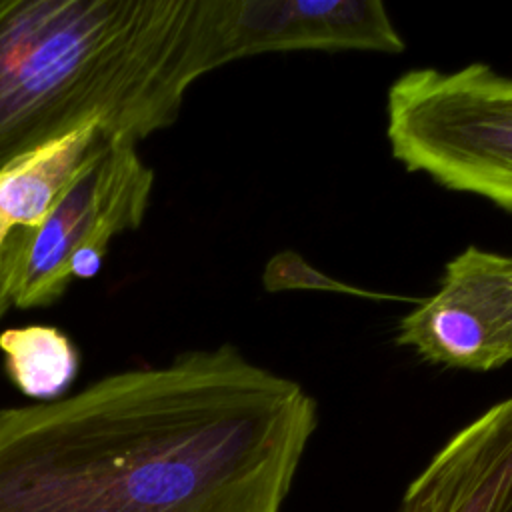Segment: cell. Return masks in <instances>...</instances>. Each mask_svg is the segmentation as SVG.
<instances>
[{
	"label": "cell",
	"instance_id": "cell-4",
	"mask_svg": "<svg viewBox=\"0 0 512 512\" xmlns=\"http://www.w3.org/2000/svg\"><path fill=\"white\" fill-rule=\"evenodd\" d=\"M154 186L136 144L108 140L76 172L44 220L30 230L14 306L54 304L74 278L98 272L114 236L142 224Z\"/></svg>",
	"mask_w": 512,
	"mask_h": 512
},
{
	"label": "cell",
	"instance_id": "cell-3",
	"mask_svg": "<svg viewBox=\"0 0 512 512\" xmlns=\"http://www.w3.org/2000/svg\"><path fill=\"white\" fill-rule=\"evenodd\" d=\"M386 138L406 170L512 214V76L484 62L408 70L388 88Z\"/></svg>",
	"mask_w": 512,
	"mask_h": 512
},
{
	"label": "cell",
	"instance_id": "cell-2",
	"mask_svg": "<svg viewBox=\"0 0 512 512\" xmlns=\"http://www.w3.org/2000/svg\"><path fill=\"white\" fill-rule=\"evenodd\" d=\"M216 68L206 0H0V174L86 126L138 144Z\"/></svg>",
	"mask_w": 512,
	"mask_h": 512
},
{
	"label": "cell",
	"instance_id": "cell-8",
	"mask_svg": "<svg viewBox=\"0 0 512 512\" xmlns=\"http://www.w3.org/2000/svg\"><path fill=\"white\" fill-rule=\"evenodd\" d=\"M0 348L10 380L38 402L60 398L78 374L80 354L58 328H8L0 334Z\"/></svg>",
	"mask_w": 512,
	"mask_h": 512
},
{
	"label": "cell",
	"instance_id": "cell-5",
	"mask_svg": "<svg viewBox=\"0 0 512 512\" xmlns=\"http://www.w3.org/2000/svg\"><path fill=\"white\" fill-rule=\"evenodd\" d=\"M396 344L438 366L488 372L512 362V256L468 246L440 288L402 316Z\"/></svg>",
	"mask_w": 512,
	"mask_h": 512
},
{
	"label": "cell",
	"instance_id": "cell-7",
	"mask_svg": "<svg viewBox=\"0 0 512 512\" xmlns=\"http://www.w3.org/2000/svg\"><path fill=\"white\" fill-rule=\"evenodd\" d=\"M400 512H512V396L436 452L408 486Z\"/></svg>",
	"mask_w": 512,
	"mask_h": 512
},
{
	"label": "cell",
	"instance_id": "cell-9",
	"mask_svg": "<svg viewBox=\"0 0 512 512\" xmlns=\"http://www.w3.org/2000/svg\"><path fill=\"white\" fill-rule=\"evenodd\" d=\"M262 286L266 292H288V290H314V292H334V294H348L356 298H370V300H406L402 296L366 290L354 284H346L326 272L314 268L310 262L304 260L302 254L294 250H282L274 254L262 272Z\"/></svg>",
	"mask_w": 512,
	"mask_h": 512
},
{
	"label": "cell",
	"instance_id": "cell-10",
	"mask_svg": "<svg viewBox=\"0 0 512 512\" xmlns=\"http://www.w3.org/2000/svg\"><path fill=\"white\" fill-rule=\"evenodd\" d=\"M32 228H16L0 248V318L14 304V288Z\"/></svg>",
	"mask_w": 512,
	"mask_h": 512
},
{
	"label": "cell",
	"instance_id": "cell-6",
	"mask_svg": "<svg viewBox=\"0 0 512 512\" xmlns=\"http://www.w3.org/2000/svg\"><path fill=\"white\" fill-rule=\"evenodd\" d=\"M210 22L220 66L268 52L406 48L380 0H210Z\"/></svg>",
	"mask_w": 512,
	"mask_h": 512
},
{
	"label": "cell",
	"instance_id": "cell-1",
	"mask_svg": "<svg viewBox=\"0 0 512 512\" xmlns=\"http://www.w3.org/2000/svg\"><path fill=\"white\" fill-rule=\"evenodd\" d=\"M318 424L234 344L0 410V512H280Z\"/></svg>",
	"mask_w": 512,
	"mask_h": 512
}]
</instances>
